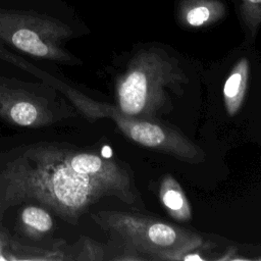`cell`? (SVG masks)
<instances>
[{"label": "cell", "mask_w": 261, "mask_h": 261, "mask_svg": "<svg viewBox=\"0 0 261 261\" xmlns=\"http://www.w3.org/2000/svg\"><path fill=\"white\" fill-rule=\"evenodd\" d=\"M187 83L184 69L164 50H141L117 82V108L130 116L155 120L169 111L172 95Z\"/></svg>", "instance_id": "1"}, {"label": "cell", "mask_w": 261, "mask_h": 261, "mask_svg": "<svg viewBox=\"0 0 261 261\" xmlns=\"http://www.w3.org/2000/svg\"><path fill=\"white\" fill-rule=\"evenodd\" d=\"M104 221L146 260H184L191 252L206 247L201 236L160 219L111 212Z\"/></svg>", "instance_id": "2"}, {"label": "cell", "mask_w": 261, "mask_h": 261, "mask_svg": "<svg viewBox=\"0 0 261 261\" xmlns=\"http://www.w3.org/2000/svg\"><path fill=\"white\" fill-rule=\"evenodd\" d=\"M225 14V6L218 0H182L178 7V18L187 28L210 25Z\"/></svg>", "instance_id": "3"}, {"label": "cell", "mask_w": 261, "mask_h": 261, "mask_svg": "<svg viewBox=\"0 0 261 261\" xmlns=\"http://www.w3.org/2000/svg\"><path fill=\"white\" fill-rule=\"evenodd\" d=\"M250 73V63L247 58H241L233 65L224 82L222 94L224 107L229 116H236L243 106Z\"/></svg>", "instance_id": "4"}, {"label": "cell", "mask_w": 261, "mask_h": 261, "mask_svg": "<svg viewBox=\"0 0 261 261\" xmlns=\"http://www.w3.org/2000/svg\"><path fill=\"white\" fill-rule=\"evenodd\" d=\"M159 199L167 213L175 220L188 222L192 218L191 204L178 181L164 174L159 185Z\"/></svg>", "instance_id": "5"}, {"label": "cell", "mask_w": 261, "mask_h": 261, "mask_svg": "<svg viewBox=\"0 0 261 261\" xmlns=\"http://www.w3.org/2000/svg\"><path fill=\"white\" fill-rule=\"evenodd\" d=\"M11 43L18 49L35 56L44 57L49 55V47L42 41L40 36L28 28H19L11 34Z\"/></svg>", "instance_id": "6"}, {"label": "cell", "mask_w": 261, "mask_h": 261, "mask_svg": "<svg viewBox=\"0 0 261 261\" xmlns=\"http://www.w3.org/2000/svg\"><path fill=\"white\" fill-rule=\"evenodd\" d=\"M240 9L247 30L255 35L261 24V0H241Z\"/></svg>", "instance_id": "7"}, {"label": "cell", "mask_w": 261, "mask_h": 261, "mask_svg": "<svg viewBox=\"0 0 261 261\" xmlns=\"http://www.w3.org/2000/svg\"><path fill=\"white\" fill-rule=\"evenodd\" d=\"M22 220L25 224L39 231H47L52 226L50 215L45 210L38 207L25 208L22 212Z\"/></svg>", "instance_id": "8"}, {"label": "cell", "mask_w": 261, "mask_h": 261, "mask_svg": "<svg viewBox=\"0 0 261 261\" xmlns=\"http://www.w3.org/2000/svg\"><path fill=\"white\" fill-rule=\"evenodd\" d=\"M10 116L14 122L21 125H29L35 122L38 116L36 107L28 102H19L12 106Z\"/></svg>", "instance_id": "9"}]
</instances>
